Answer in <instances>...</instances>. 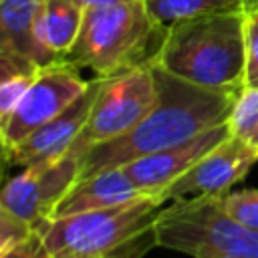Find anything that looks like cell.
I'll return each mask as SVG.
<instances>
[{"label":"cell","instance_id":"22","mask_svg":"<svg viewBox=\"0 0 258 258\" xmlns=\"http://www.w3.org/2000/svg\"><path fill=\"white\" fill-rule=\"evenodd\" d=\"M75 4H79L81 8H101V6H111V4H121V2H129V0H73Z\"/></svg>","mask_w":258,"mask_h":258},{"label":"cell","instance_id":"1","mask_svg":"<svg viewBox=\"0 0 258 258\" xmlns=\"http://www.w3.org/2000/svg\"><path fill=\"white\" fill-rule=\"evenodd\" d=\"M151 71L157 89L155 105L125 135L91 147L81 159L79 179L169 149L228 121L238 95L187 83L155 60Z\"/></svg>","mask_w":258,"mask_h":258},{"label":"cell","instance_id":"26","mask_svg":"<svg viewBox=\"0 0 258 258\" xmlns=\"http://www.w3.org/2000/svg\"><path fill=\"white\" fill-rule=\"evenodd\" d=\"M252 147H254V151H256V155H258V141H256V143H254Z\"/></svg>","mask_w":258,"mask_h":258},{"label":"cell","instance_id":"13","mask_svg":"<svg viewBox=\"0 0 258 258\" xmlns=\"http://www.w3.org/2000/svg\"><path fill=\"white\" fill-rule=\"evenodd\" d=\"M44 0H0V58L48 67L34 38Z\"/></svg>","mask_w":258,"mask_h":258},{"label":"cell","instance_id":"11","mask_svg":"<svg viewBox=\"0 0 258 258\" xmlns=\"http://www.w3.org/2000/svg\"><path fill=\"white\" fill-rule=\"evenodd\" d=\"M101 83H103L101 77L91 79L87 91L75 103H71L64 111H60L54 119L38 127L34 133H30L20 145L4 153L6 161L16 167H28L32 163L56 161L64 157L89 119Z\"/></svg>","mask_w":258,"mask_h":258},{"label":"cell","instance_id":"20","mask_svg":"<svg viewBox=\"0 0 258 258\" xmlns=\"http://www.w3.org/2000/svg\"><path fill=\"white\" fill-rule=\"evenodd\" d=\"M246 87L258 89V22H246Z\"/></svg>","mask_w":258,"mask_h":258},{"label":"cell","instance_id":"7","mask_svg":"<svg viewBox=\"0 0 258 258\" xmlns=\"http://www.w3.org/2000/svg\"><path fill=\"white\" fill-rule=\"evenodd\" d=\"M89 83L91 81H85L79 75V69L67 60L42 67L24 99L10 113V117L0 123L4 153L20 145L30 133H34L38 127L75 103L87 91Z\"/></svg>","mask_w":258,"mask_h":258},{"label":"cell","instance_id":"8","mask_svg":"<svg viewBox=\"0 0 258 258\" xmlns=\"http://www.w3.org/2000/svg\"><path fill=\"white\" fill-rule=\"evenodd\" d=\"M81 159L73 153L56 161H42L24 167L2 187L0 208L38 228L52 218L56 206L77 183Z\"/></svg>","mask_w":258,"mask_h":258},{"label":"cell","instance_id":"9","mask_svg":"<svg viewBox=\"0 0 258 258\" xmlns=\"http://www.w3.org/2000/svg\"><path fill=\"white\" fill-rule=\"evenodd\" d=\"M256 161L258 155L254 147L232 135L177 177L161 196L165 202L200 196H226L232 185L248 175Z\"/></svg>","mask_w":258,"mask_h":258},{"label":"cell","instance_id":"3","mask_svg":"<svg viewBox=\"0 0 258 258\" xmlns=\"http://www.w3.org/2000/svg\"><path fill=\"white\" fill-rule=\"evenodd\" d=\"M161 196H143L113 208L50 218L36 230L52 258H143L157 246Z\"/></svg>","mask_w":258,"mask_h":258},{"label":"cell","instance_id":"19","mask_svg":"<svg viewBox=\"0 0 258 258\" xmlns=\"http://www.w3.org/2000/svg\"><path fill=\"white\" fill-rule=\"evenodd\" d=\"M34 226L24 222L22 218L14 216L12 212L0 208V254L10 250L12 246L24 242L34 234Z\"/></svg>","mask_w":258,"mask_h":258},{"label":"cell","instance_id":"2","mask_svg":"<svg viewBox=\"0 0 258 258\" xmlns=\"http://www.w3.org/2000/svg\"><path fill=\"white\" fill-rule=\"evenodd\" d=\"M244 8H226L183 18L167 26L155 58L171 75L232 95L246 87Z\"/></svg>","mask_w":258,"mask_h":258},{"label":"cell","instance_id":"17","mask_svg":"<svg viewBox=\"0 0 258 258\" xmlns=\"http://www.w3.org/2000/svg\"><path fill=\"white\" fill-rule=\"evenodd\" d=\"M232 135L254 145L258 141V89L244 87L228 117Z\"/></svg>","mask_w":258,"mask_h":258},{"label":"cell","instance_id":"10","mask_svg":"<svg viewBox=\"0 0 258 258\" xmlns=\"http://www.w3.org/2000/svg\"><path fill=\"white\" fill-rule=\"evenodd\" d=\"M232 137L230 123L224 121L187 141H181L169 149L139 157L123 169L135 181V185L147 196H161L177 177L191 169L204 155L216 149L220 143ZM163 198V196H161Z\"/></svg>","mask_w":258,"mask_h":258},{"label":"cell","instance_id":"12","mask_svg":"<svg viewBox=\"0 0 258 258\" xmlns=\"http://www.w3.org/2000/svg\"><path fill=\"white\" fill-rule=\"evenodd\" d=\"M143 196L147 194H143L135 185V181L127 175L123 167L103 169L95 175L77 179V183L67 191V196L56 206L52 218L105 210V208H113Z\"/></svg>","mask_w":258,"mask_h":258},{"label":"cell","instance_id":"15","mask_svg":"<svg viewBox=\"0 0 258 258\" xmlns=\"http://www.w3.org/2000/svg\"><path fill=\"white\" fill-rule=\"evenodd\" d=\"M145 8L163 26H171L177 20L191 18L206 12L226 10V8H242L234 0H143Z\"/></svg>","mask_w":258,"mask_h":258},{"label":"cell","instance_id":"6","mask_svg":"<svg viewBox=\"0 0 258 258\" xmlns=\"http://www.w3.org/2000/svg\"><path fill=\"white\" fill-rule=\"evenodd\" d=\"M155 99L157 89L151 64L103 79L89 119L69 153L83 159L91 147L125 135L149 113Z\"/></svg>","mask_w":258,"mask_h":258},{"label":"cell","instance_id":"18","mask_svg":"<svg viewBox=\"0 0 258 258\" xmlns=\"http://www.w3.org/2000/svg\"><path fill=\"white\" fill-rule=\"evenodd\" d=\"M220 206L240 224L258 230V189L228 191L220 198Z\"/></svg>","mask_w":258,"mask_h":258},{"label":"cell","instance_id":"21","mask_svg":"<svg viewBox=\"0 0 258 258\" xmlns=\"http://www.w3.org/2000/svg\"><path fill=\"white\" fill-rule=\"evenodd\" d=\"M0 258H52V254L46 250L42 234L38 230H34V234L30 238H26L24 242L2 252Z\"/></svg>","mask_w":258,"mask_h":258},{"label":"cell","instance_id":"5","mask_svg":"<svg viewBox=\"0 0 258 258\" xmlns=\"http://www.w3.org/2000/svg\"><path fill=\"white\" fill-rule=\"evenodd\" d=\"M222 198V196H220ZM218 196L173 200L155 220L157 246L191 258H222L258 252V230L228 216Z\"/></svg>","mask_w":258,"mask_h":258},{"label":"cell","instance_id":"4","mask_svg":"<svg viewBox=\"0 0 258 258\" xmlns=\"http://www.w3.org/2000/svg\"><path fill=\"white\" fill-rule=\"evenodd\" d=\"M167 26L153 20L143 0L87 8L73 48L64 60L109 79L151 64L163 44Z\"/></svg>","mask_w":258,"mask_h":258},{"label":"cell","instance_id":"14","mask_svg":"<svg viewBox=\"0 0 258 258\" xmlns=\"http://www.w3.org/2000/svg\"><path fill=\"white\" fill-rule=\"evenodd\" d=\"M83 16L85 8L73 0H44L34 24V38L46 64L64 60L79 36Z\"/></svg>","mask_w":258,"mask_h":258},{"label":"cell","instance_id":"25","mask_svg":"<svg viewBox=\"0 0 258 258\" xmlns=\"http://www.w3.org/2000/svg\"><path fill=\"white\" fill-rule=\"evenodd\" d=\"M248 16H250V18H252V20H256V22H258V10H254V12H250V14H248Z\"/></svg>","mask_w":258,"mask_h":258},{"label":"cell","instance_id":"24","mask_svg":"<svg viewBox=\"0 0 258 258\" xmlns=\"http://www.w3.org/2000/svg\"><path fill=\"white\" fill-rule=\"evenodd\" d=\"M222 258H258V252H254V254H240V256H222Z\"/></svg>","mask_w":258,"mask_h":258},{"label":"cell","instance_id":"23","mask_svg":"<svg viewBox=\"0 0 258 258\" xmlns=\"http://www.w3.org/2000/svg\"><path fill=\"white\" fill-rule=\"evenodd\" d=\"M236 4H240L248 14L250 12H254V10H258V0H234Z\"/></svg>","mask_w":258,"mask_h":258},{"label":"cell","instance_id":"16","mask_svg":"<svg viewBox=\"0 0 258 258\" xmlns=\"http://www.w3.org/2000/svg\"><path fill=\"white\" fill-rule=\"evenodd\" d=\"M40 69L34 67H22L14 62L0 60V123L10 117V113L18 107V103L24 99L26 91L34 83Z\"/></svg>","mask_w":258,"mask_h":258}]
</instances>
